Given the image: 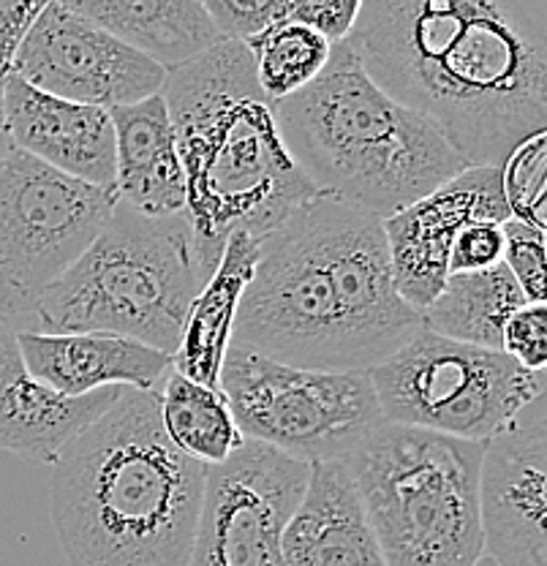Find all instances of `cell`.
Masks as SVG:
<instances>
[{
	"label": "cell",
	"instance_id": "6da1fadb",
	"mask_svg": "<svg viewBox=\"0 0 547 566\" xmlns=\"http://www.w3.org/2000/svg\"><path fill=\"white\" fill-rule=\"evenodd\" d=\"M346 41L469 167L547 128V0H362Z\"/></svg>",
	"mask_w": 547,
	"mask_h": 566
},
{
	"label": "cell",
	"instance_id": "7a4b0ae2",
	"mask_svg": "<svg viewBox=\"0 0 547 566\" xmlns=\"http://www.w3.org/2000/svg\"><path fill=\"white\" fill-rule=\"evenodd\" d=\"M52 465V526L69 564L188 566L208 465L169 441L158 389L123 387Z\"/></svg>",
	"mask_w": 547,
	"mask_h": 566
},
{
	"label": "cell",
	"instance_id": "3957f363",
	"mask_svg": "<svg viewBox=\"0 0 547 566\" xmlns=\"http://www.w3.org/2000/svg\"><path fill=\"white\" fill-rule=\"evenodd\" d=\"M161 96L186 175L188 221L213 270L234 232L262 238L319 193L281 137L245 41L221 39L167 69Z\"/></svg>",
	"mask_w": 547,
	"mask_h": 566
},
{
	"label": "cell",
	"instance_id": "277c9868",
	"mask_svg": "<svg viewBox=\"0 0 547 566\" xmlns=\"http://www.w3.org/2000/svg\"><path fill=\"white\" fill-rule=\"evenodd\" d=\"M278 132L316 191L387 218L469 167L417 109L392 98L335 41L325 71L273 102Z\"/></svg>",
	"mask_w": 547,
	"mask_h": 566
},
{
	"label": "cell",
	"instance_id": "5b68a950",
	"mask_svg": "<svg viewBox=\"0 0 547 566\" xmlns=\"http://www.w3.org/2000/svg\"><path fill=\"white\" fill-rule=\"evenodd\" d=\"M213 268L188 212L150 216L117 197L102 232L36 303L39 333H115L175 354Z\"/></svg>",
	"mask_w": 547,
	"mask_h": 566
},
{
	"label": "cell",
	"instance_id": "8992f818",
	"mask_svg": "<svg viewBox=\"0 0 547 566\" xmlns=\"http://www.w3.org/2000/svg\"><path fill=\"white\" fill-rule=\"evenodd\" d=\"M487 441L381 420L349 463L387 566H474L485 553Z\"/></svg>",
	"mask_w": 547,
	"mask_h": 566
},
{
	"label": "cell",
	"instance_id": "52a82bcc",
	"mask_svg": "<svg viewBox=\"0 0 547 566\" xmlns=\"http://www.w3.org/2000/svg\"><path fill=\"white\" fill-rule=\"evenodd\" d=\"M221 392L245 439L305 463L349 458L385 420L368 370L303 368L238 340L223 357Z\"/></svg>",
	"mask_w": 547,
	"mask_h": 566
},
{
	"label": "cell",
	"instance_id": "ba28073f",
	"mask_svg": "<svg viewBox=\"0 0 547 566\" xmlns=\"http://www.w3.org/2000/svg\"><path fill=\"white\" fill-rule=\"evenodd\" d=\"M368 374L385 420L472 441L496 436L543 381L507 352L444 338L425 324Z\"/></svg>",
	"mask_w": 547,
	"mask_h": 566
},
{
	"label": "cell",
	"instance_id": "9c48e42d",
	"mask_svg": "<svg viewBox=\"0 0 547 566\" xmlns=\"http://www.w3.org/2000/svg\"><path fill=\"white\" fill-rule=\"evenodd\" d=\"M117 191L17 150L0 158V316L33 329L41 294L102 232Z\"/></svg>",
	"mask_w": 547,
	"mask_h": 566
},
{
	"label": "cell",
	"instance_id": "30bf717a",
	"mask_svg": "<svg viewBox=\"0 0 547 566\" xmlns=\"http://www.w3.org/2000/svg\"><path fill=\"white\" fill-rule=\"evenodd\" d=\"M311 202L259 238V262L240 300L232 340L281 363L349 370L338 294Z\"/></svg>",
	"mask_w": 547,
	"mask_h": 566
},
{
	"label": "cell",
	"instance_id": "8fae6325",
	"mask_svg": "<svg viewBox=\"0 0 547 566\" xmlns=\"http://www.w3.org/2000/svg\"><path fill=\"white\" fill-rule=\"evenodd\" d=\"M311 463L245 439L208 465L188 566H286L284 528L303 499Z\"/></svg>",
	"mask_w": 547,
	"mask_h": 566
},
{
	"label": "cell",
	"instance_id": "7c38bea8",
	"mask_svg": "<svg viewBox=\"0 0 547 566\" xmlns=\"http://www.w3.org/2000/svg\"><path fill=\"white\" fill-rule=\"evenodd\" d=\"M11 71L46 93L104 106L161 93L167 66L52 0L17 50Z\"/></svg>",
	"mask_w": 547,
	"mask_h": 566
},
{
	"label": "cell",
	"instance_id": "4fadbf2b",
	"mask_svg": "<svg viewBox=\"0 0 547 566\" xmlns=\"http://www.w3.org/2000/svg\"><path fill=\"white\" fill-rule=\"evenodd\" d=\"M485 553L502 566H547V370L539 392L487 439Z\"/></svg>",
	"mask_w": 547,
	"mask_h": 566
},
{
	"label": "cell",
	"instance_id": "5bb4252c",
	"mask_svg": "<svg viewBox=\"0 0 547 566\" xmlns=\"http://www.w3.org/2000/svg\"><path fill=\"white\" fill-rule=\"evenodd\" d=\"M512 216L502 167H466L417 202L385 218L392 275L411 308L425 311L450 275L457 232L474 221L504 223Z\"/></svg>",
	"mask_w": 547,
	"mask_h": 566
},
{
	"label": "cell",
	"instance_id": "9a60e30c",
	"mask_svg": "<svg viewBox=\"0 0 547 566\" xmlns=\"http://www.w3.org/2000/svg\"><path fill=\"white\" fill-rule=\"evenodd\" d=\"M0 115L17 150L91 186L115 191V126L104 106L72 102L22 80L3 82Z\"/></svg>",
	"mask_w": 547,
	"mask_h": 566
},
{
	"label": "cell",
	"instance_id": "2e32d148",
	"mask_svg": "<svg viewBox=\"0 0 547 566\" xmlns=\"http://www.w3.org/2000/svg\"><path fill=\"white\" fill-rule=\"evenodd\" d=\"M123 385L66 398L39 381L22 357L17 329L0 316V450L36 463H55L63 447L104 415Z\"/></svg>",
	"mask_w": 547,
	"mask_h": 566
},
{
	"label": "cell",
	"instance_id": "e0dca14e",
	"mask_svg": "<svg viewBox=\"0 0 547 566\" xmlns=\"http://www.w3.org/2000/svg\"><path fill=\"white\" fill-rule=\"evenodd\" d=\"M286 566H387L346 458L316 460L284 528Z\"/></svg>",
	"mask_w": 547,
	"mask_h": 566
},
{
	"label": "cell",
	"instance_id": "ac0fdd59",
	"mask_svg": "<svg viewBox=\"0 0 547 566\" xmlns=\"http://www.w3.org/2000/svg\"><path fill=\"white\" fill-rule=\"evenodd\" d=\"M28 368L66 398L104 387L158 389L172 370V354L115 333H17Z\"/></svg>",
	"mask_w": 547,
	"mask_h": 566
},
{
	"label": "cell",
	"instance_id": "d6986e66",
	"mask_svg": "<svg viewBox=\"0 0 547 566\" xmlns=\"http://www.w3.org/2000/svg\"><path fill=\"white\" fill-rule=\"evenodd\" d=\"M109 115L115 126L117 197L150 216L186 210V175L161 93L112 106Z\"/></svg>",
	"mask_w": 547,
	"mask_h": 566
},
{
	"label": "cell",
	"instance_id": "ffe728a7",
	"mask_svg": "<svg viewBox=\"0 0 547 566\" xmlns=\"http://www.w3.org/2000/svg\"><path fill=\"white\" fill-rule=\"evenodd\" d=\"M259 262V238L251 232H234L223 245L213 275L193 297L172 368L188 379L221 389V365L234 333L240 300Z\"/></svg>",
	"mask_w": 547,
	"mask_h": 566
},
{
	"label": "cell",
	"instance_id": "44dd1931",
	"mask_svg": "<svg viewBox=\"0 0 547 566\" xmlns=\"http://www.w3.org/2000/svg\"><path fill=\"white\" fill-rule=\"evenodd\" d=\"M172 69L221 41L202 0H57Z\"/></svg>",
	"mask_w": 547,
	"mask_h": 566
},
{
	"label": "cell",
	"instance_id": "7402d4cb",
	"mask_svg": "<svg viewBox=\"0 0 547 566\" xmlns=\"http://www.w3.org/2000/svg\"><path fill=\"white\" fill-rule=\"evenodd\" d=\"M526 303L520 286L504 262L485 270L446 275L441 292L425 311L422 324L461 344L502 349L504 324L517 305Z\"/></svg>",
	"mask_w": 547,
	"mask_h": 566
},
{
	"label": "cell",
	"instance_id": "603a6c76",
	"mask_svg": "<svg viewBox=\"0 0 547 566\" xmlns=\"http://www.w3.org/2000/svg\"><path fill=\"white\" fill-rule=\"evenodd\" d=\"M158 398L164 430L182 455L219 465L243 447L245 436L240 433L221 389L199 385L172 368L161 381Z\"/></svg>",
	"mask_w": 547,
	"mask_h": 566
},
{
	"label": "cell",
	"instance_id": "cb8c5ba5",
	"mask_svg": "<svg viewBox=\"0 0 547 566\" xmlns=\"http://www.w3.org/2000/svg\"><path fill=\"white\" fill-rule=\"evenodd\" d=\"M245 44L254 57L259 87L270 102H281L308 87L333 55V41L327 35L290 17H281Z\"/></svg>",
	"mask_w": 547,
	"mask_h": 566
},
{
	"label": "cell",
	"instance_id": "d4e9b609",
	"mask_svg": "<svg viewBox=\"0 0 547 566\" xmlns=\"http://www.w3.org/2000/svg\"><path fill=\"white\" fill-rule=\"evenodd\" d=\"M502 186L512 218L547 234V128L532 134L502 164Z\"/></svg>",
	"mask_w": 547,
	"mask_h": 566
},
{
	"label": "cell",
	"instance_id": "484cf974",
	"mask_svg": "<svg viewBox=\"0 0 547 566\" xmlns=\"http://www.w3.org/2000/svg\"><path fill=\"white\" fill-rule=\"evenodd\" d=\"M504 229V264L526 300H547V234L520 218H507Z\"/></svg>",
	"mask_w": 547,
	"mask_h": 566
},
{
	"label": "cell",
	"instance_id": "4316f807",
	"mask_svg": "<svg viewBox=\"0 0 547 566\" xmlns=\"http://www.w3.org/2000/svg\"><path fill=\"white\" fill-rule=\"evenodd\" d=\"M502 352L526 370H547V300H526L504 324Z\"/></svg>",
	"mask_w": 547,
	"mask_h": 566
},
{
	"label": "cell",
	"instance_id": "83f0119b",
	"mask_svg": "<svg viewBox=\"0 0 547 566\" xmlns=\"http://www.w3.org/2000/svg\"><path fill=\"white\" fill-rule=\"evenodd\" d=\"M292 0H202L221 39L249 41L251 35L286 17Z\"/></svg>",
	"mask_w": 547,
	"mask_h": 566
},
{
	"label": "cell",
	"instance_id": "f1b7e54d",
	"mask_svg": "<svg viewBox=\"0 0 547 566\" xmlns=\"http://www.w3.org/2000/svg\"><path fill=\"white\" fill-rule=\"evenodd\" d=\"M504 262V229L496 221H474L457 232L450 253V273L485 270Z\"/></svg>",
	"mask_w": 547,
	"mask_h": 566
},
{
	"label": "cell",
	"instance_id": "f546056e",
	"mask_svg": "<svg viewBox=\"0 0 547 566\" xmlns=\"http://www.w3.org/2000/svg\"><path fill=\"white\" fill-rule=\"evenodd\" d=\"M362 0H292L286 17L314 28L329 41H344L360 17Z\"/></svg>",
	"mask_w": 547,
	"mask_h": 566
},
{
	"label": "cell",
	"instance_id": "4dcf8cb0",
	"mask_svg": "<svg viewBox=\"0 0 547 566\" xmlns=\"http://www.w3.org/2000/svg\"><path fill=\"white\" fill-rule=\"evenodd\" d=\"M52 0H0V96L22 39Z\"/></svg>",
	"mask_w": 547,
	"mask_h": 566
},
{
	"label": "cell",
	"instance_id": "1f68e13d",
	"mask_svg": "<svg viewBox=\"0 0 547 566\" xmlns=\"http://www.w3.org/2000/svg\"><path fill=\"white\" fill-rule=\"evenodd\" d=\"M11 139H9V132H6V126H3V115H0V158H6L11 153Z\"/></svg>",
	"mask_w": 547,
	"mask_h": 566
},
{
	"label": "cell",
	"instance_id": "d6a6232c",
	"mask_svg": "<svg viewBox=\"0 0 547 566\" xmlns=\"http://www.w3.org/2000/svg\"><path fill=\"white\" fill-rule=\"evenodd\" d=\"M474 566H502V564H498L496 558L491 556V553H482V556L476 558V564H474Z\"/></svg>",
	"mask_w": 547,
	"mask_h": 566
}]
</instances>
